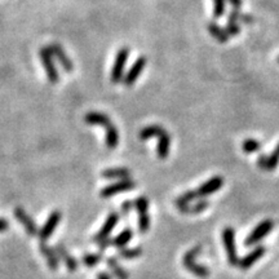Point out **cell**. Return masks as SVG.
I'll use <instances>...</instances> for the list:
<instances>
[{
    "label": "cell",
    "mask_w": 279,
    "mask_h": 279,
    "mask_svg": "<svg viewBox=\"0 0 279 279\" xmlns=\"http://www.w3.org/2000/svg\"><path fill=\"white\" fill-rule=\"evenodd\" d=\"M200 251H202V246L193 247L190 251H188L185 254H183L182 264L186 268V270H189L190 273H193L194 275L199 276V278H205V276L210 275V270H208V268L195 263V258H197L198 254L200 253Z\"/></svg>",
    "instance_id": "1"
},
{
    "label": "cell",
    "mask_w": 279,
    "mask_h": 279,
    "mask_svg": "<svg viewBox=\"0 0 279 279\" xmlns=\"http://www.w3.org/2000/svg\"><path fill=\"white\" fill-rule=\"evenodd\" d=\"M222 242H224L225 251L227 254V260H229L230 265L236 266L239 264L241 259L238 258V253H237L236 248V231L234 229L230 226L225 227L224 231H222Z\"/></svg>",
    "instance_id": "2"
},
{
    "label": "cell",
    "mask_w": 279,
    "mask_h": 279,
    "mask_svg": "<svg viewBox=\"0 0 279 279\" xmlns=\"http://www.w3.org/2000/svg\"><path fill=\"white\" fill-rule=\"evenodd\" d=\"M39 57H40L41 63H43L44 68H45L46 78L50 80L52 84H56V83L60 80V75H58L57 67L55 65V61H53V55L51 53L50 48L48 46H43L39 50Z\"/></svg>",
    "instance_id": "3"
},
{
    "label": "cell",
    "mask_w": 279,
    "mask_h": 279,
    "mask_svg": "<svg viewBox=\"0 0 279 279\" xmlns=\"http://www.w3.org/2000/svg\"><path fill=\"white\" fill-rule=\"evenodd\" d=\"M128 57H129L128 46L121 48L119 52L117 53V57H115L114 65H112L111 68V82L114 83V84H117V83H119L121 80H123L124 67H126Z\"/></svg>",
    "instance_id": "4"
},
{
    "label": "cell",
    "mask_w": 279,
    "mask_h": 279,
    "mask_svg": "<svg viewBox=\"0 0 279 279\" xmlns=\"http://www.w3.org/2000/svg\"><path fill=\"white\" fill-rule=\"evenodd\" d=\"M138 214V229L141 232H148L150 227V217H149V200L146 197H138L133 203Z\"/></svg>",
    "instance_id": "5"
},
{
    "label": "cell",
    "mask_w": 279,
    "mask_h": 279,
    "mask_svg": "<svg viewBox=\"0 0 279 279\" xmlns=\"http://www.w3.org/2000/svg\"><path fill=\"white\" fill-rule=\"evenodd\" d=\"M136 181L129 180V178H124V180H119L118 182H114L111 185L105 186L104 189L101 190V197L102 198H111L114 197L115 194H119V193L128 192V190H132L136 188Z\"/></svg>",
    "instance_id": "6"
},
{
    "label": "cell",
    "mask_w": 279,
    "mask_h": 279,
    "mask_svg": "<svg viewBox=\"0 0 279 279\" xmlns=\"http://www.w3.org/2000/svg\"><path fill=\"white\" fill-rule=\"evenodd\" d=\"M146 63H148V58L144 57V56H141V57H138L134 61V63L131 66L128 73H126V75L123 77V84L126 87H132L136 83V80L140 78L143 70L146 67Z\"/></svg>",
    "instance_id": "7"
},
{
    "label": "cell",
    "mask_w": 279,
    "mask_h": 279,
    "mask_svg": "<svg viewBox=\"0 0 279 279\" xmlns=\"http://www.w3.org/2000/svg\"><path fill=\"white\" fill-rule=\"evenodd\" d=\"M273 226L274 222L271 221V220H264V221L260 222L258 226L254 227L253 231L247 237L246 241H244V244H246V246H252V244L260 242L266 234H269V232L273 230Z\"/></svg>",
    "instance_id": "8"
},
{
    "label": "cell",
    "mask_w": 279,
    "mask_h": 279,
    "mask_svg": "<svg viewBox=\"0 0 279 279\" xmlns=\"http://www.w3.org/2000/svg\"><path fill=\"white\" fill-rule=\"evenodd\" d=\"M60 221H61V212L53 211L52 214L50 215V217H48V220L45 221V224L43 225V227L39 230V234H38L39 239H40L41 242H44L50 238L53 232H55L56 227H57V225L60 224Z\"/></svg>",
    "instance_id": "9"
},
{
    "label": "cell",
    "mask_w": 279,
    "mask_h": 279,
    "mask_svg": "<svg viewBox=\"0 0 279 279\" xmlns=\"http://www.w3.org/2000/svg\"><path fill=\"white\" fill-rule=\"evenodd\" d=\"M118 222H119V214H117V212H111V214L109 215V217L106 219V221H105V224L102 225L101 230H100V231L96 234V237H95V242L102 243V242L107 241V239H109L110 232L114 230V227L118 225Z\"/></svg>",
    "instance_id": "10"
},
{
    "label": "cell",
    "mask_w": 279,
    "mask_h": 279,
    "mask_svg": "<svg viewBox=\"0 0 279 279\" xmlns=\"http://www.w3.org/2000/svg\"><path fill=\"white\" fill-rule=\"evenodd\" d=\"M14 216H16L17 221L21 222V224L24 225V227H25L26 232H28L29 236H38L39 229L38 226H36L35 221L26 214V211L24 208L17 207L16 210H14Z\"/></svg>",
    "instance_id": "11"
},
{
    "label": "cell",
    "mask_w": 279,
    "mask_h": 279,
    "mask_svg": "<svg viewBox=\"0 0 279 279\" xmlns=\"http://www.w3.org/2000/svg\"><path fill=\"white\" fill-rule=\"evenodd\" d=\"M222 185H224V178H222L221 176H214L211 180H208L207 182H204L202 186H199V189L197 190L198 197L202 198L214 194V193L219 192V190L221 189Z\"/></svg>",
    "instance_id": "12"
},
{
    "label": "cell",
    "mask_w": 279,
    "mask_h": 279,
    "mask_svg": "<svg viewBox=\"0 0 279 279\" xmlns=\"http://www.w3.org/2000/svg\"><path fill=\"white\" fill-rule=\"evenodd\" d=\"M48 48H50V51H51V53L53 55V57L57 58V61L61 63V66L65 68L66 72L72 73L73 70H74V63H73V61L68 58V56L66 55L65 51H63V48L60 45V44L53 43V44H51Z\"/></svg>",
    "instance_id": "13"
},
{
    "label": "cell",
    "mask_w": 279,
    "mask_h": 279,
    "mask_svg": "<svg viewBox=\"0 0 279 279\" xmlns=\"http://www.w3.org/2000/svg\"><path fill=\"white\" fill-rule=\"evenodd\" d=\"M84 121L85 123L89 124V126H100L105 129H107L109 127L112 126L109 117H107L106 114H104V112H99V111L87 112L84 117Z\"/></svg>",
    "instance_id": "14"
},
{
    "label": "cell",
    "mask_w": 279,
    "mask_h": 279,
    "mask_svg": "<svg viewBox=\"0 0 279 279\" xmlns=\"http://www.w3.org/2000/svg\"><path fill=\"white\" fill-rule=\"evenodd\" d=\"M264 253H265V247L264 246L256 247L253 251H251L248 254H246L243 259L239 260L238 265L241 266V269H243V270H247V269L251 268L254 263H258V261L263 258Z\"/></svg>",
    "instance_id": "15"
},
{
    "label": "cell",
    "mask_w": 279,
    "mask_h": 279,
    "mask_svg": "<svg viewBox=\"0 0 279 279\" xmlns=\"http://www.w3.org/2000/svg\"><path fill=\"white\" fill-rule=\"evenodd\" d=\"M56 252H57V253L61 256V259H62V261L65 263L66 268L68 269V271H72V273L73 271H77L78 269L77 259L70 254V252L66 249V247L63 246L62 243H58L57 246H56Z\"/></svg>",
    "instance_id": "16"
},
{
    "label": "cell",
    "mask_w": 279,
    "mask_h": 279,
    "mask_svg": "<svg viewBox=\"0 0 279 279\" xmlns=\"http://www.w3.org/2000/svg\"><path fill=\"white\" fill-rule=\"evenodd\" d=\"M39 249H40L41 253L44 254V258H45V260H46V264H48V266H50L51 270H53V271L57 270L58 269V256H57V253H56L55 249L45 243L39 244Z\"/></svg>",
    "instance_id": "17"
},
{
    "label": "cell",
    "mask_w": 279,
    "mask_h": 279,
    "mask_svg": "<svg viewBox=\"0 0 279 279\" xmlns=\"http://www.w3.org/2000/svg\"><path fill=\"white\" fill-rule=\"evenodd\" d=\"M102 177L107 178V180H124V178H129L131 176V171L128 168H107V170L102 171Z\"/></svg>",
    "instance_id": "18"
},
{
    "label": "cell",
    "mask_w": 279,
    "mask_h": 279,
    "mask_svg": "<svg viewBox=\"0 0 279 279\" xmlns=\"http://www.w3.org/2000/svg\"><path fill=\"white\" fill-rule=\"evenodd\" d=\"M159 143L158 148H156V154H158L159 159H166L170 154V148H171V137L168 134V132L166 131L165 133L160 134L158 137Z\"/></svg>",
    "instance_id": "19"
},
{
    "label": "cell",
    "mask_w": 279,
    "mask_h": 279,
    "mask_svg": "<svg viewBox=\"0 0 279 279\" xmlns=\"http://www.w3.org/2000/svg\"><path fill=\"white\" fill-rule=\"evenodd\" d=\"M207 28H208V31H210V34H211V35L214 36L217 41H220V43H227V41H229V38H230L229 34L226 33L225 29H222L221 26L217 25L216 22H210Z\"/></svg>",
    "instance_id": "20"
},
{
    "label": "cell",
    "mask_w": 279,
    "mask_h": 279,
    "mask_svg": "<svg viewBox=\"0 0 279 279\" xmlns=\"http://www.w3.org/2000/svg\"><path fill=\"white\" fill-rule=\"evenodd\" d=\"M166 132L165 128H161L160 126H158V124H153V126H148L145 127V128H143L141 131H140V140H143V141H145V140L149 138H153V137H159L160 134H163Z\"/></svg>",
    "instance_id": "21"
},
{
    "label": "cell",
    "mask_w": 279,
    "mask_h": 279,
    "mask_svg": "<svg viewBox=\"0 0 279 279\" xmlns=\"http://www.w3.org/2000/svg\"><path fill=\"white\" fill-rule=\"evenodd\" d=\"M133 238V231L132 229H124L123 231L119 232L118 236L115 237L111 241V244L118 248H123V247L127 246V243L131 242V239Z\"/></svg>",
    "instance_id": "22"
},
{
    "label": "cell",
    "mask_w": 279,
    "mask_h": 279,
    "mask_svg": "<svg viewBox=\"0 0 279 279\" xmlns=\"http://www.w3.org/2000/svg\"><path fill=\"white\" fill-rule=\"evenodd\" d=\"M210 205V202L208 200H199L197 204L194 205H183V207H180L181 214H188V215H195V214H200L204 210H207V207Z\"/></svg>",
    "instance_id": "23"
},
{
    "label": "cell",
    "mask_w": 279,
    "mask_h": 279,
    "mask_svg": "<svg viewBox=\"0 0 279 279\" xmlns=\"http://www.w3.org/2000/svg\"><path fill=\"white\" fill-rule=\"evenodd\" d=\"M105 141H106V146L109 149H115L117 146H118L119 132L114 124L106 129V137H105Z\"/></svg>",
    "instance_id": "24"
},
{
    "label": "cell",
    "mask_w": 279,
    "mask_h": 279,
    "mask_svg": "<svg viewBox=\"0 0 279 279\" xmlns=\"http://www.w3.org/2000/svg\"><path fill=\"white\" fill-rule=\"evenodd\" d=\"M107 265L111 269L112 273L118 279H128V273L123 269V266L118 263L117 258H109L107 259Z\"/></svg>",
    "instance_id": "25"
},
{
    "label": "cell",
    "mask_w": 279,
    "mask_h": 279,
    "mask_svg": "<svg viewBox=\"0 0 279 279\" xmlns=\"http://www.w3.org/2000/svg\"><path fill=\"white\" fill-rule=\"evenodd\" d=\"M143 254V248L141 247H133V248H119V258L124 260H133V259L140 258Z\"/></svg>",
    "instance_id": "26"
},
{
    "label": "cell",
    "mask_w": 279,
    "mask_h": 279,
    "mask_svg": "<svg viewBox=\"0 0 279 279\" xmlns=\"http://www.w3.org/2000/svg\"><path fill=\"white\" fill-rule=\"evenodd\" d=\"M197 198H199L197 194V190H190V192H186L183 193L182 195H180V197L176 199L175 203L176 205H177V208H180L183 207V205H188L192 200L197 199Z\"/></svg>",
    "instance_id": "27"
},
{
    "label": "cell",
    "mask_w": 279,
    "mask_h": 279,
    "mask_svg": "<svg viewBox=\"0 0 279 279\" xmlns=\"http://www.w3.org/2000/svg\"><path fill=\"white\" fill-rule=\"evenodd\" d=\"M242 149H243L244 153H247V154L254 153V151H259L261 149V143H260V141H258V140L248 138L243 143V145H242Z\"/></svg>",
    "instance_id": "28"
},
{
    "label": "cell",
    "mask_w": 279,
    "mask_h": 279,
    "mask_svg": "<svg viewBox=\"0 0 279 279\" xmlns=\"http://www.w3.org/2000/svg\"><path fill=\"white\" fill-rule=\"evenodd\" d=\"M102 260L101 254H92V253H87L84 254L82 258V261L84 263L85 266L88 268H92V266H96L100 261Z\"/></svg>",
    "instance_id": "29"
},
{
    "label": "cell",
    "mask_w": 279,
    "mask_h": 279,
    "mask_svg": "<svg viewBox=\"0 0 279 279\" xmlns=\"http://www.w3.org/2000/svg\"><path fill=\"white\" fill-rule=\"evenodd\" d=\"M226 0H214V18L219 19L225 14Z\"/></svg>",
    "instance_id": "30"
},
{
    "label": "cell",
    "mask_w": 279,
    "mask_h": 279,
    "mask_svg": "<svg viewBox=\"0 0 279 279\" xmlns=\"http://www.w3.org/2000/svg\"><path fill=\"white\" fill-rule=\"evenodd\" d=\"M226 33L229 34V36H237L241 33V26H239L238 22H226V28H225Z\"/></svg>",
    "instance_id": "31"
},
{
    "label": "cell",
    "mask_w": 279,
    "mask_h": 279,
    "mask_svg": "<svg viewBox=\"0 0 279 279\" xmlns=\"http://www.w3.org/2000/svg\"><path fill=\"white\" fill-rule=\"evenodd\" d=\"M279 165V155L276 153H271L268 156V165H266V171H274L276 166Z\"/></svg>",
    "instance_id": "32"
},
{
    "label": "cell",
    "mask_w": 279,
    "mask_h": 279,
    "mask_svg": "<svg viewBox=\"0 0 279 279\" xmlns=\"http://www.w3.org/2000/svg\"><path fill=\"white\" fill-rule=\"evenodd\" d=\"M241 9H234L232 8V11H230L229 16H227V21L229 22H239L241 21Z\"/></svg>",
    "instance_id": "33"
},
{
    "label": "cell",
    "mask_w": 279,
    "mask_h": 279,
    "mask_svg": "<svg viewBox=\"0 0 279 279\" xmlns=\"http://www.w3.org/2000/svg\"><path fill=\"white\" fill-rule=\"evenodd\" d=\"M266 165H268V155L266 154H260L258 159V166L263 171H266Z\"/></svg>",
    "instance_id": "34"
},
{
    "label": "cell",
    "mask_w": 279,
    "mask_h": 279,
    "mask_svg": "<svg viewBox=\"0 0 279 279\" xmlns=\"http://www.w3.org/2000/svg\"><path fill=\"white\" fill-rule=\"evenodd\" d=\"M254 18L252 14H247V13H242L241 16V22H243V24H246V25H251V24H253Z\"/></svg>",
    "instance_id": "35"
},
{
    "label": "cell",
    "mask_w": 279,
    "mask_h": 279,
    "mask_svg": "<svg viewBox=\"0 0 279 279\" xmlns=\"http://www.w3.org/2000/svg\"><path fill=\"white\" fill-rule=\"evenodd\" d=\"M227 2H229V4L234 9H241L242 4H243V2H242V0H227Z\"/></svg>",
    "instance_id": "36"
},
{
    "label": "cell",
    "mask_w": 279,
    "mask_h": 279,
    "mask_svg": "<svg viewBox=\"0 0 279 279\" xmlns=\"http://www.w3.org/2000/svg\"><path fill=\"white\" fill-rule=\"evenodd\" d=\"M9 227L8 225V221L4 219H0V232H3V231H7Z\"/></svg>",
    "instance_id": "37"
},
{
    "label": "cell",
    "mask_w": 279,
    "mask_h": 279,
    "mask_svg": "<svg viewBox=\"0 0 279 279\" xmlns=\"http://www.w3.org/2000/svg\"><path fill=\"white\" fill-rule=\"evenodd\" d=\"M133 204V203H131V202H126V203H123V205H122V208H123V212L124 214H128V211L129 210H131V205Z\"/></svg>",
    "instance_id": "38"
},
{
    "label": "cell",
    "mask_w": 279,
    "mask_h": 279,
    "mask_svg": "<svg viewBox=\"0 0 279 279\" xmlns=\"http://www.w3.org/2000/svg\"><path fill=\"white\" fill-rule=\"evenodd\" d=\"M97 279H111V276H110L109 274L105 273V271H104V273H100V274H99V276H97Z\"/></svg>",
    "instance_id": "39"
},
{
    "label": "cell",
    "mask_w": 279,
    "mask_h": 279,
    "mask_svg": "<svg viewBox=\"0 0 279 279\" xmlns=\"http://www.w3.org/2000/svg\"><path fill=\"white\" fill-rule=\"evenodd\" d=\"M274 153H276L279 155V143H278V145H276V148L274 149Z\"/></svg>",
    "instance_id": "40"
},
{
    "label": "cell",
    "mask_w": 279,
    "mask_h": 279,
    "mask_svg": "<svg viewBox=\"0 0 279 279\" xmlns=\"http://www.w3.org/2000/svg\"><path fill=\"white\" fill-rule=\"evenodd\" d=\"M278 62H279V57H278Z\"/></svg>",
    "instance_id": "41"
}]
</instances>
